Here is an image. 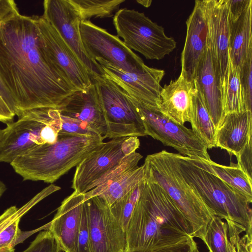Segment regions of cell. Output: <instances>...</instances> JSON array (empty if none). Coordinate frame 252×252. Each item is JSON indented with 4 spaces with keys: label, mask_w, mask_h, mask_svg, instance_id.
<instances>
[{
    "label": "cell",
    "mask_w": 252,
    "mask_h": 252,
    "mask_svg": "<svg viewBox=\"0 0 252 252\" xmlns=\"http://www.w3.org/2000/svg\"><path fill=\"white\" fill-rule=\"evenodd\" d=\"M0 78L18 117L33 109H58L78 90L43 50L34 16L20 13L0 22Z\"/></svg>",
    "instance_id": "cell-1"
},
{
    "label": "cell",
    "mask_w": 252,
    "mask_h": 252,
    "mask_svg": "<svg viewBox=\"0 0 252 252\" xmlns=\"http://www.w3.org/2000/svg\"><path fill=\"white\" fill-rule=\"evenodd\" d=\"M126 231V252H141L180 243L191 227L165 190L145 180Z\"/></svg>",
    "instance_id": "cell-2"
},
{
    "label": "cell",
    "mask_w": 252,
    "mask_h": 252,
    "mask_svg": "<svg viewBox=\"0 0 252 252\" xmlns=\"http://www.w3.org/2000/svg\"><path fill=\"white\" fill-rule=\"evenodd\" d=\"M104 139L59 133L54 143L37 146L10 164L24 180L53 183L100 147Z\"/></svg>",
    "instance_id": "cell-3"
},
{
    "label": "cell",
    "mask_w": 252,
    "mask_h": 252,
    "mask_svg": "<svg viewBox=\"0 0 252 252\" xmlns=\"http://www.w3.org/2000/svg\"><path fill=\"white\" fill-rule=\"evenodd\" d=\"M143 164L145 180L165 190L189 222L191 237L204 242L207 225L215 214L183 177L175 153L163 150L148 155Z\"/></svg>",
    "instance_id": "cell-4"
},
{
    "label": "cell",
    "mask_w": 252,
    "mask_h": 252,
    "mask_svg": "<svg viewBox=\"0 0 252 252\" xmlns=\"http://www.w3.org/2000/svg\"><path fill=\"white\" fill-rule=\"evenodd\" d=\"M175 156L183 177L215 216L243 226L246 237L252 240V211L248 199L217 176L194 165L189 157Z\"/></svg>",
    "instance_id": "cell-5"
},
{
    "label": "cell",
    "mask_w": 252,
    "mask_h": 252,
    "mask_svg": "<svg viewBox=\"0 0 252 252\" xmlns=\"http://www.w3.org/2000/svg\"><path fill=\"white\" fill-rule=\"evenodd\" d=\"M61 128L57 109L41 108L24 111L16 122L7 124L0 138V162L10 163L33 148L57 140Z\"/></svg>",
    "instance_id": "cell-6"
},
{
    "label": "cell",
    "mask_w": 252,
    "mask_h": 252,
    "mask_svg": "<svg viewBox=\"0 0 252 252\" xmlns=\"http://www.w3.org/2000/svg\"><path fill=\"white\" fill-rule=\"evenodd\" d=\"M113 23L117 36L123 39L125 45L147 59L161 60L176 47V42L166 35L164 28L143 12L121 8L115 13Z\"/></svg>",
    "instance_id": "cell-7"
},
{
    "label": "cell",
    "mask_w": 252,
    "mask_h": 252,
    "mask_svg": "<svg viewBox=\"0 0 252 252\" xmlns=\"http://www.w3.org/2000/svg\"><path fill=\"white\" fill-rule=\"evenodd\" d=\"M125 92L141 118L146 135L173 148L182 156L211 160L207 146L191 128L172 121L158 107L145 105Z\"/></svg>",
    "instance_id": "cell-8"
},
{
    "label": "cell",
    "mask_w": 252,
    "mask_h": 252,
    "mask_svg": "<svg viewBox=\"0 0 252 252\" xmlns=\"http://www.w3.org/2000/svg\"><path fill=\"white\" fill-rule=\"evenodd\" d=\"M99 94L107 132L105 138L146 136L143 122L125 91L105 76L92 79Z\"/></svg>",
    "instance_id": "cell-9"
},
{
    "label": "cell",
    "mask_w": 252,
    "mask_h": 252,
    "mask_svg": "<svg viewBox=\"0 0 252 252\" xmlns=\"http://www.w3.org/2000/svg\"><path fill=\"white\" fill-rule=\"evenodd\" d=\"M79 30L85 50L94 62L99 58L128 72H141L149 68L118 36L90 20L81 21Z\"/></svg>",
    "instance_id": "cell-10"
},
{
    "label": "cell",
    "mask_w": 252,
    "mask_h": 252,
    "mask_svg": "<svg viewBox=\"0 0 252 252\" xmlns=\"http://www.w3.org/2000/svg\"><path fill=\"white\" fill-rule=\"evenodd\" d=\"M140 146L137 137L111 139L85 158L76 167L72 188L84 194L91 187L126 156L136 152Z\"/></svg>",
    "instance_id": "cell-11"
},
{
    "label": "cell",
    "mask_w": 252,
    "mask_h": 252,
    "mask_svg": "<svg viewBox=\"0 0 252 252\" xmlns=\"http://www.w3.org/2000/svg\"><path fill=\"white\" fill-rule=\"evenodd\" d=\"M42 15L57 31L64 42L75 54L87 69L91 79L102 76L104 71L85 50L82 42L79 14L68 0H45Z\"/></svg>",
    "instance_id": "cell-12"
},
{
    "label": "cell",
    "mask_w": 252,
    "mask_h": 252,
    "mask_svg": "<svg viewBox=\"0 0 252 252\" xmlns=\"http://www.w3.org/2000/svg\"><path fill=\"white\" fill-rule=\"evenodd\" d=\"M91 252H126V234L109 207L98 196L84 201Z\"/></svg>",
    "instance_id": "cell-13"
},
{
    "label": "cell",
    "mask_w": 252,
    "mask_h": 252,
    "mask_svg": "<svg viewBox=\"0 0 252 252\" xmlns=\"http://www.w3.org/2000/svg\"><path fill=\"white\" fill-rule=\"evenodd\" d=\"M43 50L53 63L63 72L78 90L92 83L89 73L56 29L43 16H33Z\"/></svg>",
    "instance_id": "cell-14"
},
{
    "label": "cell",
    "mask_w": 252,
    "mask_h": 252,
    "mask_svg": "<svg viewBox=\"0 0 252 252\" xmlns=\"http://www.w3.org/2000/svg\"><path fill=\"white\" fill-rule=\"evenodd\" d=\"M104 76L114 81L124 91L141 103L159 107L160 83L165 75L163 69L149 67L141 72H128L105 60L96 58Z\"/></svg>",
    "instance_id": "cell-15"
},
{
    "label": "cell",
    "mask_w": 252,
    "mask_h": 252,
    "mask_svg": "<svg viewBox=\"0 0 252 252\" xmlns=\"http://www.w3.org/2000/svg\"><path fill=\"white\" fill-rule=\"evenodd\" d=\"M208 39L221 82L229 59V22L226 0H203Z\"/></svg>",
    "instance_id": "cell-16"
},
{
    "label": "cell",
    "mask_w": 252,
    "mask_h": 252,
    "mask_svg": "<svg viewBox=\"0 0 252 252\" xmlns=\"http://www.w3.org/2000/svg\"><path fill=\"white\" fill-rule=\"evenodd\" d=\"M186 26V37L181 57V73L187 80L192 81L195 80L207 44L208 27L203 0L195 1Z\"/></svg>",
    "instance_id": "cell-17"
},
{
    "label": "cell",
    "mask_w": 252,
    "mask_h": 252,
    "mask_svg": "<svg viewBox=\"0 0 252 252\" xmlns=\"http://www.w3.org/2000/svg\"><path fill=\"white\" fill-rule=\"evenodd\" d=\"M84 201V194L74 191L63 200L47 224L46 229L53 236L62 251L76 252Z\"/></svg>",
    "instance_id": "cell-18"
},
{
    "label": "cell",
    "mask_w": 252,
    "mask_h": 252,
    "mask_svg": "<svg viewBox=\"0 0 252 252\" xmlns=\"http://www.w3.org/2000/svg\"><path fill=\"white\" fill-rule=\"evenodd\" d=\"M197 90L196 81H189L180 73L161 88L159 111L177 124L190 123Z\"/></svg>",
    "instance_id": "cell-19"
},
{
    "label": "cell",
    "mask_w": 252,
    "mask_h": 252,
    "mask_svg": "<svg viewBox=\"0 0 252 252\" xmlns=\"http://www.w3.org/2000/svg\"><path fill=\"white\" fill-rule=\"evenodd\" d=\"M58 110L62 116L85 123L105 139L107 128L104 115L97 88L93 82L87 89L74 92Z\"/></svg>",
    "instance_id": "cell-20"
},
{
    "label": "cell",
    "mask_w": 252,
    "mask_h": 252,
    "mask_svg": "<svg viewBox=\"0 0 252 252\" xmlns=\"http://www.w3.org/2000/svg\"><path fill=\"white\" fill-rule=\"evenodd\" d=\"M195 80L217 130L221 126L225 115L221 102L220 79L215 66L208 38L206 49L198 65Z\"/></svg>",
    "instance_id": "cell-21"
},
{
    "label": "cell",
    "mask_w": 252,
    "mask_h": 252,
    "mask_svg": "<svg viewBox=\"0 0 252 252\" xmlns=\"http://www.w3.org/2000/svg\"><path fill=\"white\" fill-rule=\"evenodd\" d=\"M252 141V112L246 110L239 113L225 115L217 130L216 147L237 157Z\"/></svg>",
    "instance_id": "cell-22"
},
{
    "label": "cell",
    "mask_w": 252,
    "mask_h": 252,
    "mask_svg": "<svg viewBox=\"0 0 252 252\" xmlns=\"http://www.w3.org/2000/svg\"><path fill=\"white\" fill-rule=\"evenodd\" d=\"M229 55L240 68L252 53V2L235 21H229Z\"/></svg>",
    "instance_id": "cell-23"
},
{
    "label": "cell",
    "mask_w": 252,
    "mask_h": 252,
    "mask_svg": "<svg viewBox=\"0 0 252 252\" xmlns=\"http://www.w3.org/2000/svg\"><path fill=\"white\" fill-rule=\"evenodd\" d=\"M189 158L194 165L217 176L246 197L252 203V180L237 163L231 162L229 165L226 166L217 163L212 160L209 161L201 158Z\"/></svg>",
    "instance_id": "cell-24"
},
{
    "label": "cell",
    "mask_w": 252,
    "mask_h": 252,
    "mask_svg": "<svg viewBox=\"0 0 252 252\" xmlns=\"http://www.w3.org/2000/svg\"><path fill=\"white\" fill-rule=\"evenodd\" d=\"M221 94L224 115L246 111L239 78V69L234 67L229 55L227 67L221 82Z\"/></svg>",
    "instance_id": "cell-25"
},
{
    "label": "cell",
    "mask_w": 252,
    "mask_h": 252,
    "mask_svg": "<svg viewBox=\"0 0 252 252\" xmlns=\"http://www.w3.org/2000/svg\"><path fill=\"white\" fill-rule=\"evenodd\" d=\"M197 87L190 123L191 129L209 149L216 147L217 129L210 117L198 84Z\"/></svg>",
    "instance_id": "cell-26"
},
{
    "label": "cell",
    "mask_w": 252,
    "mask_h": 252,
    "mask_svg": "<svg viewBox=\"0 0 252 252\" xmlns=\"http://www.w3.org/2000/svg\"><path fill=\"white\" fill-rule=\"evenodd\" d=\"M145 179L144 164L130 170L113 182L99 195L110 207Z\"/></svg>",
    "instance_id": "cell-27"
},
{
    "label": "cell",
    "mask_w": 252,
    "mask_h": 252,
    "mask_svg": "<svg viewBox=\"0 0 252 252\" xmlns=\"http://www.w3.org/2000/svg\"><path fill=\"white\" fill-rule=\"evenodd\" d=\"M142 158L141 154L136 152L125 157L96 181L91 187L89 191L84 193L85 200L99 195L117 178L137 167Z\"/></svg>",
    "instance_id": "cell-28"
},
{
    "label": "cell",
    "mask_w": 252,
    "mask_h": 252,
    "mask_svg": "<svg viewBox=\"0 0 252 252\" xmlns=\"http://www.w3.org/2000/svg\"><path fill=\"white\" fill-rule=\"evenodd\" d=\"M81 21L114 16L125 0H68Z\"/></svg>",
    "instance_id": "cell-29"
},
{
    "label": "cell",
    "mask_w": 252,
    "mask_h": 252,
    "mask_svg": "<svg viewBox=\"0 0 252 252\" xmlns=\"http://www.w3.org/2000/svg\"><path fill=\"white\" fill-rule=\"evenodd\" d=\"M145 183L144 179L126 195L109 207L112 215L126 232Z\"/></svg>",
    "instance_id": "cell-30"
},
{
    "label": "cell",
    "mask_w": 252,
    "mask_h": 252,
    "mask_svg": "<svg viewBox=\"0 0 252 252\" xmlns=\"http://www.w3.org/2000/svg\"><path fill=\"white\" fill-rule=\"evenodd\" d=\"M228 237L227 222L215 216L207 225L203 242L209 252H227Z\"/></svg>",
    "instance_id": "cell-31"
},
{
    "label": "cell",
    "mask_w": 252,
    "mask_h": 252,
    "mask_svg": "<svg viewBox=\"0 0 252 252\" xmlns=\"http://www.w3.org/2000/svg\"><path fill=\"white\" fill-rule=\"evenodd\" d=\"M23 216H19L10 222L0 232V252L15 251L14 247L24 241V232L19 228V222Z\"/></svg>",
    "instance_id": "cell-32"
},
{
    "label": "cell",
    "mask_w": 252,
    "mask_h": 252,
    "mask_svg": "<svg viewBox=\"0 0 252 252\" xmlns=\"http://www.w3.org/2000/svg\"><path fill=\"white\" fill-rule=\"evenodd\" d=\"M239 78L245 109L252 112V53L239 68Z\"/></svg>",
    "instance_id": "cell-33"
},
{
    "label": "cell",
    "mask_w": 252,
    "mask_h": 252,
    "mask_svg": "<svg viewBox=\"0 0 252 252\" xmlns=\"http://www.w3.org/2000/svg\"><path fill=\"white\" fill-rule=\"evenodd\" d=\"M62 250L47 229L39 232L30 246L22 252H61Z\"/></svg>",
    "instance_id": "cell-34"
},
{
    "label": "cell",
    "mask_w": 252,
    "mask_h": 252,
    "mask_svg": "<svg viewBox=\"0 0 252 252\" xmlns=\"http://www.w3.org/2000/svg\"><path fill=\"white\" fill-rule=\"evenodd\" d=\"M61 128L59 133L81 136H101L85 123L60 114Z\"/></svg>",
    "instance_id": "cell-35"
},
{
    "label": "cell",
    "mask_w": 252,
    "mask_h": 252,
    "mask_svg": "<svg viewBox=\"0 0 252 252\" xmlns=\"http://www.w3.org/2000/svg\"><path fill=\"white\" fill-rule=\"evenodd\" d=\"M41 201V197L36 194L27 203L20 208L12 206L7 209L0 215V232L10 222L19 216H23L31 209Z\"/></svg>",
    "instance_id": "cell-36"
},
{
    "label": "cell",
    "mask_w": 252,
    "mask_h": 252,
    "mask_svg": "<svg viewBox=\"0 0 252 252\" xmlns=\"http://www.w3.org/2000/svg\"><path fill=\"white\" fill-rule=\"evenodd\" d=\"M130 252H199L196 242L191 236L180 243L149 251Z\"/></svg>",
    "instance_id": "cell-37"
},
{
    "label": "cell",
    "mask_w": 252,
    "mask_h": 252,
    "mask_svg": "<svg viewBox=\"0 0 252 252\" xmlns=\"http://www.w3.org/2000/svg\"><path fill=\"white\" fill-rule=\"evenodd\" d=\"M76 252H91L90 234L87 216L84 204L81 225L77 239Z\"/></svg>",
    "instance_id": "cell-38"
},
{
    "label": "cell",
    "mask_w": 252,
    "mask_h": 252,
    "mask_svg": "<svg viewBox=\"0 0 252 252\" xmlns=\"http://www.w3.org/2000/svg\"><path fill=\"white\" fill-rule=\"evenodd\" d=\"M236 157L238 166L252 180V141Z\"/></svg>",
    "instance_id": "cell-39"
},
{
    "label": "cell",
    "mask_w": 252,
    "mask_h": 252,
    "mask_svg": "<svg viewBox=\"0 0 252 252\" xmlns=\"http://www.w3.org/2000/svg\"><path fill=\"white\" fill-rule=\"evenodd\" d=\"M226 1L229 21L236 20L248 6L252 2V0H226Z\"/></svg>",
    "instance_id": "cell-40"
},
{
    "label": "cell",
    "mask_w": 252,
    "mask_h": 252,
    "mask_svg": "<svg viewBox=\"0 0 252 252\" xmlns=\"http://www.w3.org/2000/svg\"><path fill=\"white\" fill-rule=\"evenodd\" d=\"M16 4L13 0H0V22L19 13Z\"/></svg>",
    "instance_id": "cell-41"
},
{
    "label": "cell",
    "mask_w": 252,
    "mask_h": 252,
    "mask_svg": "<svg viewBox=\"0 0 252 252\" xmlns=\"http://www.w3.org/2000/svg\"><path fill=\"white\" fill-rule=\"evenodd\" d=\"M0 96L8 106L11 111L15 115L16 107L13 98L2 81L0 78Z\"/></svg>",
    "instance_id": "cell-42"
},
{
    "label": "cell",
    "mask_w": 252,
    "mask_h": 252,
    "mask_svg": "<svg viewBox=\"0 0 252 252\" xmlns=\"http://www.w3.org/2000/svg\"><path fill=\"white\" fill-rule=\"evenodd\" d=\"M15 116L0 96V122L8 124L13 122Z\"/></svg>",
    "instance_id": "cell-43"
},
{
    "label": "cell",
    "mask_w": 252,
    "mask_h": 252,
    "mask_svg": "<svg viewBox=\"0 0 252 252\" xmlns=\"http://www.w3.org/2000/svg\"><path fill=\"white\" fill-rule=\"evenodd\" d=\"M227 252H238L233 244L229 240L228 237L227 239Z\"/></svg>",
    "instance_id": "cell-44"
},
{
    "label": "cell",
    "mask_w": 252,
    "mask_h": 252,
    "mask_svg": "<svg viewBox=\"0 0 252 252\" xmlns=\"http://www.w3.org/2000/svg\"><path fill=\"white\" fill-rule=\"evenodd\" d=\"M6 189L4 183L0 180V198Z\"/></svg>",
    "instance_id": "cell-45"
},
{
    "label": "cell",
    "mask_w": 252,
    "mask_h": 252,
    "mask_svg": "<svg viewBox=\"0 0 252 252\" xmlns=\"http://www.w3.org/2000/svg\"><path fill=\"white\" fill-rule=\"evenodd\" d=\"M137 1L146 7H149L152 3V0H137Z\"/></svg>",
    "instance_id": "cell-46"
},
{
    "label": "cell",
    "mask_w": 252,
    "mask_h": 252,
    "mask_svg": "<svg viewBox=\"0 0 252 252\" xmlns=\"http://www.w3.org/2000/svg\"><path fill=\"white\" fill-rule=\"evenodd\" d=\"M2 134V129H0V138Z\"/></svg>",
    "instance_id": "cell-47"
},
{
    "label": "cell",
    "mask_w": 252,
    "mask_h": 252,
    "mask_svg": "<svg viewBox=\"0 0 252 252\" xmlns=\"http://www.w3.org/2000/svg\"><path fill=\"white\" fill-rule=\"evenodd\" d=\"M15 252V251H12V252Z\"/></svg>",
    "instance_id": "cell-48"
}]
</instances>
